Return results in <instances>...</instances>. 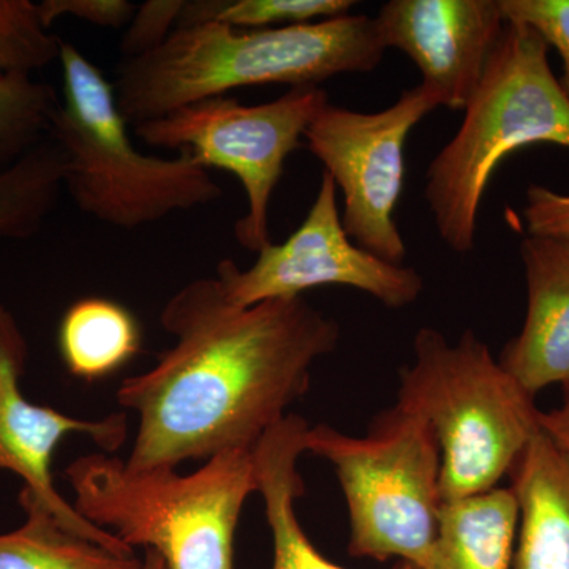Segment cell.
Instances as JSON below:
<instances>
[{"label":"cell","mask_w":569,"mask_h":569,"mask_svg":"<svg viewBox=\"0 0 569 569\" xmlns=\"http://www.w3.org/2000/svg\"><path fill=\"white\" fill-rule=\"evenodd\" d=\"M160 325L176 342L116 395L138 415L123 459L138 470L253 451L309 391L313 362L340 340L339 323L302 296L238 307L216 277L171 296Z\"/></svg>","instance_id":"cell-1"},{"label":"cell","mask_w":569,"mask_h":569,"mask_svg":"<svg viewBox=\"0 0 569 569\" xmlns=\"http://www.w3.org/2000/svg\"><path fill=\"white\" fill-rule=\"evenodd\" d=\"M385 51L376 20L366 14L274 29L203 22L176 29L162 47L122 61L114 92L134 127L234 89L306 88L337 74L369 73Z\"/></svg>","instance_id":"cell-2"},{"label":"cell","mask_w":569,"mask_h":569,"mask_svg":"<svg viewBox=\"0 0 569 569\" xmlns=\"http://www.w3.org/2000/svg\"><path fill=\"white\" fill-rule=\"evenodd\" d=\"M253 451L222 452L189 475L92 452L74 459L66 478L82 518L132 549L156 550L168 569H234L239 518L258 492Z\"/></svg>","instance_id":"cell-3"},{"label":"cell","mask_w":569,"mask_h":569,"mask_svg":"<svg viewBox=\"0 0 569 569\" xmlns=\"http://www.w3.org/2000/svg\"><path fill=\"white\" fill-rule=\"evenodd\" d=\"M458 133L426 176V201L441 241L475 249L479 209L498 164L518 149L550 142L569 149V102L550 69L549 44L507 21Z\"/></svg>","instance_id":"cell-4"},{"label":"cell","mask_w":569,"mask_h":569,"mask_svg":"<svg viewBox=\"0 0 569 569\" xmlns=\"http://www.w3.org/2000/svg\"><path fill=\"white\" fill-rule=\"evenodd\" d=\"M471 329L451 343L433 328L413 339L396 406L425 419L441 456V500L497 489L539 432V410Z\"/></svg>","instance_id":"cell-5"},{"label":"cell","mask_w":569,"mask_h":569,"mask_svg":"<svg viewBox=\"0 0 569 569\" xmlns=\"http://www.w3.org/2000/svg\"><path fill=\"white\" fill-rule=\"evenodd\" d=\"M62 99L50 137L61 146L63 189L81 212L137 230L220 200L222 187L189 153L173 159L134 148L114 84L74 44L62 41Z\"/></svg>","instance_id":"cell-6"},{"label":"cell","mask_w":569,"mask_h":569,"mask_svg":"<svg viewBox=\"0 0 569 569\" xmlns=\"http://www.w3.org/2000/svg\"><path fill=\"white\" fill-rule=\"evenodd\" d=\"M306 452L335 467L350 516L351 557L411 565L427 559L443 500L440 447L425 419L396 406L378 415L367 437L309 427Z\"/></svg>","instance_id":"cell-7"},{"label":"cell","mask_w":569,"mask_h":569,"mask_svg":"<svg viewBox=\"0 0 569 569\" xmlns=\"http://www.w3.org/2000/svg\"><path fill=\"white\" fill-rule=\"evenodd\" d=\"M328 103V93L318 86L291 88L260 104L213 97L134 126V133L146 144L189 153L206 170L220 168L236 176L247 197L246 216L236 222V239L258 253L271 244L269 206L284 162Z\"/></svg>","instance_id":"cell-8"},{"label":"cell","mask_w":569,"mask_h":569,"mask_svg":"<svg viewBox=\"0 0 569 569\" xmlns=\"http://www.w3.org/2000/svg\"><path fill=\"white\" fill-rule=\"evenodd\" d=\"M440 108L425 84L400 93L387 110L359 112L325 104L306 130L307 149L342 190V224L351 241L381 260L403 264L406 241L396 209L406 183L411 130Z\"/></svg>","instance_id":"cell-9"},{"label":"cell","mask_w":569,"mask_h":569,"mask_svg":"<svg viewBox=\"0 0 569 569\" xmlns=\"http://www.w3.org/2000/svg\"><path fill=\"white\" fill-rule=\"evenodd\" d=\"M216 279L238 307L298 298L318 287H350L389 309H403L425 290L417 269L388 263L351 241L337 204L335 179L326 171L305 222L287 241L266 246L249 269L238 268L233 260L220 261Z\"/></svg>","instance_id":"cell-10"},{"label":"cell","mask_w":569,"mask_h":569,"mask_svg":"<svg viewBox=\"0 0 569 569\" xmlns=\"http://www.w3.org/2000/svg\"><path fill=\"white\" fill-rule=\"evenodd\" d=\"M28 356V340L20 323L0 305V471L20 477L22 489L74 533L111 549L133 550L111 531L82 518L58 492L51 473L52 455L70 433L88 436L107 455L119 451L129 432L126 415L78 419L32 403L21 389Z\"/></svg>","instance_id":"cell-11"},{"label":"cell","mask_w":569,"mask_h":569,"mask_svg":"<svg viewBox=\"0 0 569 569\" xmlns=\"http://www.w3.org/2000/svg\"><path fill=\"white\" fill-rule=\"evenodd\" d=\"M381 43L402 51L440 107L463 111L507 20L500 0H389L373 18Z\"/></svg>","instance_id":"cell-12"},{"label":"cell","mask_w":569,"mask_h":569,"mask_svg":"<svg viewBox=\"0 0 569 569\" xmlns=\"http://www.w3.org/2000/svg\"><path fill=\"white\" fill-rule=\"evenodd\" d=\"M526 268L527 316L498 362L537 396L569 383V242L527 236L520 244Z\"/></svg>","instance_id":"cell-13"},{"label":"cell","mask_w":569,"mask_h":569,"mask_svg":"<svg viewBox=\"0 0 569 569\" xmlns=\"http://www.w3.org/2000/svg\"><path fill=\"white\" fill-rule=\"evenodd\" d=\"M509 477L519 509L512 569H569V459L539 430Z\"/></svg>","instance_id":"cell-14"},{"label":"cell","mask_w":569,"mask_h":569,"mask_svg":"<svg viewBox=\"0 0 569 569\" xmlns=\"http://www.w3.org/2000/svg\"><path fill=\"white\" fill-rule=\"evenodd\" d=\"M306 419L288 415L254 448L258 493L272 535V569H346L326 559L307 537L296 516V500L305 496L298 459L306 452Z\"/></svg>","instance_id":"cell-15"},{"label":"cell","mask_w":569,"mask_h":569,"mask_svg":"<svg viewBox=\"0 0 569 569\" xmlns=\"http://www.w3.org/2000/svg\"><path fill=\"white\" fill-rule=\"evenodd\" d=\"M518 522L511 488L445 501L427 559L419 565L397 561L392 569H512Z\"/></svg>","instance_id":"cell-16"},{"label":"cell","mask_w":569,"mask_h":569,"mask_svg":"<svg viewBox=\"0 0 569 569\" xmlns=\"http://www.w3.org/2000/svg\"><path fill=\"white\" fill-rule=\"evenodd\" d=\"M26 520L0 535V569H141L133 550H118L74 533L21 489Z\"/></svg>","instance_id":"cell-17"},{"label":"cell","mask_w":569,"mask_h":569,"mask_svg":"<svg viewBox=\"0 0 569 569\" xmlns=\"http://www.w3.org/2000/svg\"><path fill=\"white\" fill-rule=\"evenodd\" d=\"M58 342L71 376L96 381L118 372L140 353L141 329L119 302L82 298L63 313Z\"/></svg>","instance_id":"cell-18"},{"label":"cell","mask_w":569,"mask_h":569,"mask_svg":"<svg viewBox=\"0 0 569 569\" xmlns=\"http://www.w3.org/2000/svg\"><path fill=\"white\" fill-rule=\"evenodd\" d=\"M66 160L51 137L0 170V238H33L59 201Z\"/></svg>","instance_id":"cell-19"},{"label":"cell","mask_w":569,"mask_h":569,"mask_svg":"<svg viewBox=\"0 0 569 569\" xmlns=\"http://www.w3.org/2000/svg\"><path fill=\"white\" fill-rule=\"evenodd\" d=\"M353 0H194L183 2L179 28L222 22L238 29H274L346 17Z\"/></svg>","instance_id":"cell-20"},{"label":"cell","mask_w":569,"mask_h":569,"mask_svg":"<svg viewBox=\"0 0 569 569\" xmlns=\"http://www.w3.org/2000/svg\"><path fill=\"white\" fill-rule=\"evenodd\" d=\"M61 99L32 74L0 78V170L50 137Z\"/></svg>","instance_id":"cell-21"},{"label":"cell","mask_w":569,"mask_h":569,"mask_svg":"<svg viewBox=\"0 0 569 569\" xmlns=\"http://www.w3.org/2000/svg\"><path fill=\"white\" fill-rule=\"evenodd\" d=\"M62 40L52 36L32 0H0V78L32 74L59 61Z\"/></svg>","instance_id":"cell-22"},{"label":"cell","mask_w":569,"mask_h":569,"mask_svg":"<svg viewBox=\"0 0 569 569\" xmlns=\"http://www.w3.org/2000/svg\"><path fill=\"white\" fill-rule=\"evenodd\" d=\"M505 20L529 26L559 52L561 91L569 102V0H500Z\"/></svg>","instance_id":"cell-23"},{"label":"cell","mask_w":569,"mask_h":569,"mask_svg":"<svg viewBox=\"0 0 569 569\" xmlns=\"http://www.w3.org/2000/svg\"><path fill=\"white\" fill-rule=\"evenodd\" d=\"M183 0H148L138 6L121 41L122 61L141 58L162 47L178 29Z\"/></svg>","instance_id":"cell-24"},{"label":"cell","mask_w":569,"mask_h":569,"mask_svg":"<svg viewBox=\"0 0 569 569\" xmlns=\"http://www.w3.org/2000/svg\"><path fill=\"white\" fill-rule=\"evenodd\" d=\"M138 6L129 0H43L39 2L47 28L61 17H73L99 28L122 29L133 20Z\"/></svg>","instance_id":"cell-25"},{"label":"cell","mask_w":569,"mask_h":569,"mask_svg":"<svg viewBox=\"0 0 569 569\" xmlns=\"http://www.w3.org/2000/svg\"><path fill=\"white\" fill-rule=\"evenodd\" d=\"M529 236L569 242V194L531 183L523 208Z\"/></svg>","instance_id":"cell-26"},{"label":"cell","mask_w":569,"mask_h":569,"mask_svg":"<svg viewBox=\"0 0 569 569\" xmlns=\"http://www.w3.org/2000/svg\"><path fill=\"white\" fill-rule=\"evenodd\" d=\"M539 430L569 459V383L563 385L561 406L539 411Z\"/></svg>","instance_id":"cell-27"},{"label":"cell","mask_w":569,"mask_h":569,"mask_svg":"<svg viewBox=\"0 0 569 569\" xmlns=\"http://www.w3.org/2000/svg\"><path fill=\"white\" fill-rule=\"evenodd\" d=\"M141 569H168V567L156 550L146 549Z\"/></svg>","instance_id":"cell-28"}]
</instances>
